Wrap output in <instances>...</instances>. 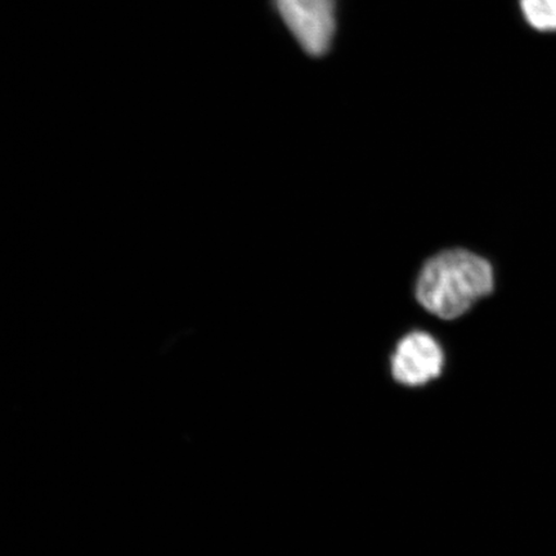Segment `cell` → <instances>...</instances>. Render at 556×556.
<instances>
[{
    "label": "cell",
    "instance_id": "6da1fadb",
    "mask_svg": "<svg viewBox=\"0 0 556 556\" xmlns=\"http://www.w3.org/2000/svg\"><path fill=\"white\" fill-rule=\"evenodd\" d=\"M495 264L467 248L441 250L424 263L415 282V298L424 311L442 321H456L495 295Z\"/></svg>",
    "mask_w": 556,
    "mask_h": 556
},
{
    "label": "cell",
    "instance_id": "7a4b0ae2",
    "mask_svg": "<svg viewBox=\"0 0 556 556\" xmlns=\"http://www.w3.org/2000/svg\"><path fill=\"white\" fill-rule=\"evenodd\" d=\"M446 363V352L433 333L413 330L395 344L389 366L392 379L399 386L420 389L440 379Z\"/></svg>",
    "mask_w": 556,
    "mask_h": 556
},
{
    "label": "cell",
    "instance_id": "3957f363",
    "mask_svg": "<svg viewBox=\"0 0 556 556\" xmlns=\"http://www.w3.org/2000/svg\"><path fill=\"white\" fill-rule=\"evenodd\" d=\"M276 5L305 52L313 58L328 53L336 34V0H276Z\"/></svg>",
    "mask_w": 556,
    "mask_h": 556
},
{
    "label": "cell",
    "instance_id": "277c9868",
    "mask_svg": "<svg viewBox=\"0 0 556 556\" xmlns=\"http://www.w3.org/2000/svg\"><path fill=\"white\" fill-rule=\"evenodd\" d=\"M519 9L533 30L556 31V0H519Z\"/></svg>",
    "mask_w": 556,
    "mask_h": 556
}]
</instances>
